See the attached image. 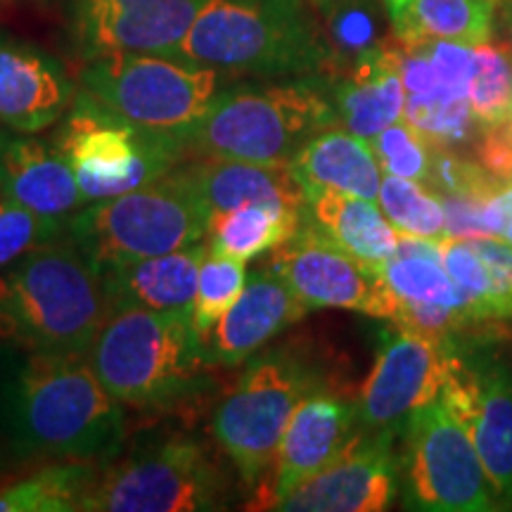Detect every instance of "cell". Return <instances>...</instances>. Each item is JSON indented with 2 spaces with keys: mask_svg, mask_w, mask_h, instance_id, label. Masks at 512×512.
Here are the masks:
<instances>
[{
  "mask_svg": "<svg viewBox=\"0 0 512 512\" xmlns=\"http://www.w3.org/2000/svg\"><path fill=\"white\" fill-rule=\"evenodd\" d=\"M0 439L22 458L95 463L117 456L126 420L86 354L0 342Z\"/></svg>",
  "mask_w": 512,
  "mask_h": 512,
  "instance_id": "cell-1",
  "label": "cell"
},
{
  "mask_svg": "<svg viewBox=\"0 0 512 512\" xmlns=\"http://www.w3.org/2000/svg\"><path fill=\"white\" fill-rule=\"evenodd\" d=\"M171 57L261 81L335 72L311 0H207Z\"/></svg>",
  "mask_w": 512,
  "mask_h": 512,
  "instance_id": "cell-2",
  "label": "cell"
},
{
  "mask_svg": "<svg viewBox=\"0 0 512 512\" xmlns=\"http://www.w3.org/2000/svg\"><path fill=\"white\" fill-rule=\"evenodd\" d=\"M112 306L100 268L60 235L0 271V342L88 354Z\"/></svg>",
  "mask_w": 512,
  "mask_h": 512,
  "instance_id": "cell-3",
  "label": "cell"
},
{
  "mask_svg": "<svg viewBox=\"0 0 512 512\" xmlns=\"http://www.w3.org/2000/svg\"><path fill=\"white\" fill-rule=\"evenodd\" d=\"M88 363L121 406L166 408L190 401L211 384V361L192 311L112 309Z\"/></svg>",
  "mask_w": 512,
  "mask_h": 512,
  "instance_id": "cell-4",
  "label": "cell"
},
{
  "mask_svg": "<svg viewBox=\"0 0 512 512\" xmlns=\"http://www.w3.org/2000/svg\"><path fill=\"white\" fill-rule=\"evenodd\" d=\"M335 124L328 74L278 83H230L185 136V147L188 157L290 164L306 140Z\"/></svg>",
  "mask_w": 512,
  "mask_h": 512,
  "instance_id": "cell-5",
  "label": "cell"
},
{
  "mask_svg": "<svg viewBox=\"0 0 512 512\" xmlns=\"http://www.w3.org/2000/svg\"><path fill=\"white\" fill-rule=\"evenodd\" d=\"M181 164L143 188L74 211L67 219L69 238L98 268L202 242L209 230V211Z\"/></svg>",
  "mask_w": 512,
  "mask_h": 512,
  "instance_id": "cell-6",
  "label": "cell"
},
{
  "mask_svg": "<svg viewBox=\"0 0 512 512\" xmlns=\"http://www.w3.org/2000/svg\"><path fill=\"white\" fill-rule=\"evenodd\" d=\"M76 91L126 124L183 138L221 91L223 74L169 55L114 53L83 62Z\"/></svg>",
  "mask_w": 512,
  "mask_h": 512,
  "instance_id": "cell-7",
  "label": "cell"
},
{
  "mask_svg": "<svg viewBox=\"0 0 512 512\" xmlns=\"http://www.w3.org/2000/svg\"><path fill=\"white\" fill-rule=\"evenodd\" d=\"M316 392V373L294 351L268 349L245 361L211 420L216 444L247 486L264 484L292 413Z\"/></svg>",
  "mask_w": 512,
  "mask_h": 512,
  "instance_id": "cell-8",
  "label": "cell"
},
{
  "mask_svg": "<svg viewBox=\"0 0 512 512\" xmlns=\"http://www.w3.org/2000/svg\"><path fill=\"white\" fill-rule=\"evenodd\" d=\"M55 147L74 166L88 204L143 188L188 159L183 138L126 124L79 91Z\"/></svg>",
  "mask_w": 512,
  "mask_h": 512,
  "instance_id": "cell-9",
  "label": "cell"
},
{
  "mask_svg": "<svg viewBox=\"0 0 512 512\" xmlns=\"http://www.w3.org/2000/svg\"><path fill=\"white\" fill-rule=\"evenodd\" d=\"M230 484L209 448L169 437L98 475L83 512H200L228 508Z\"/></svg>",
  "mask_w": 512,
  "mask_h": 512,
  "instance_id": "cell-10",
  "label": "cell"
},
{
  "mask_svg": "<svg viewBox=\"0 0 512 512\" xmlns=\"http://www.w3.org/2000/svg\"><path fill=\"white\" fill-rule=\"evenodd\" d=\"M399 486L408 508L489 512L501 508L477 448L444 401L408 415L399 456Z\"/></svg>",
  "mask_w": 512,
  "mask_h": 512,
  "instance_id": "cell-11",
  "label": "cell"
},
{
  "mask_svg": "<svg viewBox=\"0 0 512 512\" xmlns=\"http://www.w3.org/2000/svg\"><path fill=\"white\" fill-rule=\"evenodd\" d=\"M446 349L441 401L470 434L498 503L512 505V363L491 349Z\"/></svg>",
  "mask_w": 512,
  "mask_h": 512,
  "instance_id": "cell-12",
  "label": "cell"
},
{
  "mask_svg": "<svg viewBox=\"0 0 512 512\" xmlns=\"http://www.w3.org/2000/svg\"><path fill=\"white\" fill-rule=\"evenodd\" d=\"M309 309H347L392 320L396 297L380 266L368 264L335 245L304 219L290 242L266 261Z\"/></svg>",
  "mask_w": 512,
  "mask_h": 512,
  "instance_id": "cell-13",
  "label": "cell"
},
{
  "mask_svg": "<svg viewBox=\"0 0 512 512\" xmlns=\"http://www.w3.org/2000/svg\"><path fill=\"white\" fill-rule=\"evenodd\" d=\"M448 375L444 344L392 323L382 330L373 368L356 399L363 432L401 430L408 415L439 399Z\"/></svg>",
  "mask_w": 512,
  "mask_h": 512,
  "instance_id": "cell-14",
  "label": "cell"
},
{
  "mask_svg": "<svg viewBox=\"0 0 512 512\" xmlns=\"http://www.w3.org/2000/svg\"><path fill=\"white\" fill-rule=\"evenodd\" d=\"M207 0H74L72 43L83 62L100 55H174Z\"/></svg>",
  "mask_w": 512,
  "mask_h": 512,
  "instance_id": "cell-15",
  "label": "cell"
},
{
  "mask_svg": "<svg viewBox=\"0 0 512 512\" xmlns=\"http://www.w3.org/2000/svg\"><path fill=\"white\" fill-rule=\"evenodd\" d=\"M394 430L358 432L337 460L299 484L275 510L283 512H382L399 491Z\"/></svg>",
  "mask_w": 512,
  "mask_h": 512,
  "instance_id": "cell-16",
  "label": "cell"
},
{
  "mask_svg": "<svg viewBox=\"0 0 512 512\" xmlns=\"http://www.w3.org/2000/svg\"><path fill=\"white\" fill-rule=\"evenodd\" d=\"M358 432L361 427H358L356 403L318 389L304 396L280 441L271 482L259 486L261 494H256L259 501L256 508H278V503L299 484L342 456Z\"/></svg>",
  "mask_w": 512,
  "mask_h": 512,
  "instance_id": "cell-17",
  "label": "cell"
},
{
  "mask_svg": "<svg viewBox=\"0 0 512 512\" xmlns=\"http://www.w3.org/2000/svg\"><path fill=\"white\" fill-rule=\"evenodd\" d=\"M309 311L292 287L264 266L249 275L238 302L204 337V347L214 366H240Z\"/></svg>",
  "mask_w": 512,
  "mask_h": 512,
  "instance_id": "cell-18",
  "label": "cell"
},
{
  "mask_svg": "<svg viewBox=\"0 0 512 512\" xmlns=\"http://www.w3.org/2000/svg\"><path fill=\"white\" fill-rule=\"evenodd\" d=\"M76 86L53 55L29 43L0 38V124L41 133L67 114Z\"/></svg>",
  "mask_w": 512,
  "mask_h": 512,
  "instance_id": "cell-19",
  "label": "cell"
},
{
  "mask_svg": "<svg viewBox=\"0 0 512 512\" xmlns=\"http://www.w3.org/2000/svg\"><path fill=\"white\" fill-rule=\"evenodd\" d=\"M209 219L242 204H271L306 211L309 200L290 164H254L240 159L188 157L181 164Z\"/></svg>",
  "mask_w": 512,
  "mask_h": 512,
  "instance_id": "cell-20",
  "label": "cell"
},
{
  "mask_svg": "<svg viewBox=\"0 0 512 512\" xmlns=\"http://www.w3.org/2000/svg\"><path fill=\"white\" fill-rule=\"evenodd\" d=\"M330 98L337 124L366 140L403 119L406 88L394 43H380L342 74L330 76Z\"/></svg>",
  "mask_w": 512,
  "mask_h": 512,
  "instance_id": "cell-21",
  "label": "cell"
},
{
  "mask_svg": "<svg viewBox=\"0 0 512 512\" xmlns=\"http://www.w3.org/2000/svg\"><path fill=\"white\" fill-rule=\"evenodd\" d=\"M0 185L5 197L46 219L67 221L88 204L74 166L48 140L10 138L0 155Z\"/></svg>",
  "mask_w": 512,
  "mask_h": 512,
  "instance_id": "cell-22",
  "label": "cell"
},
{
  "mask_svg": "<svg viewBox=\"0 0 512 512\" xmlns=\"http://www.w3.org/2000/svg\"><path fill=\"white\" fill-rule=\"evenodd\" d=\"M207 242H197L178 252L150 256V259L100 268L102 285L112 309L138 306L152 311H192L197 292V275Z\"/></svg>",
  "mask_w": 512,
  "mask_h": 512,
  "instance_id": "cell-23",
  "label": "cell"
},
{
  "mask_svg": "<svg viewBox=\"0 0 512 512\" xmlns=\"http://www.w3.org/2000/svg\"><path fill=\"white\" fill-rule=\"evenodd\" d=\"M290 169L302 183L306 200L316 192L335 190L377 202L384 178L370 140L344 126H328L311 136L294 152Z\"/></svg>",
  "mask_w": 512,
  "mask_h": 512,
  "instance_id": "cell-24",
  "label": "cell"
},
{
  "mask_svg": "<svg viewBox=\"0 0 512 512\" xmlns=\"http://www.w3.org/2000/svg\"><path fill=\"white\" fill-rule=\"evenodd\" d=\"M394 41L415 46L458 41L467 46L491 41L496 0H382Z\"/></svg>",
  "mask_w": 512,
  "mask_h": 512,
  "instance_id": "cell-25",
  "label": "cell"
},
{
  "mask_svg": "<svg viewBox=\"0 0 512 512\" xmlns=\"http://www.w3.org/2000/svg\"><path fill=\"white\" fill-rule=\"evenodd\" d=\"M306 221L335 245L375 266L392 259L399 242V230L389 223L380 204L347 192L323 190L311 195Z\"/></svg>",
  "mask_w": 512,
  "mask_h": 512,
  "instance_id": "cell-26",
  "label": "cell"
},
{
  "mask_svg": "<svg viewBox=\"0 0 512 512\" xmlns=\"http://www.w3.org/2000/svg\"><path fill=\"white\" fill-rule=\"evenodd\" d=\"M304 219L306 211L271 204H242L238 209L211 216L207 230L209 252L247 264L290 242Z\"/></svg>",
  "mask_w": 512,
  "mask_h": 512,
  "instance_id": "cell-27",
  "label": "cell"
},
{
  "mask_svg": "<svg viewBox=\"0 0 512 512\" xmlns=\"http://www.w3.org/2000/svg\"><path fill=\"white\" fill-rule=\"evenodd\" d=\"M95 479L98 470L86 460L48 465L0 489V512H76Z\"/></svg>",
  "mask_w": 512,
  "mask_h": 512,
  "instance_id": "cell-28",
  "label": "cell"
},
{
  "mask_svg": "<svg viewBox=\"0 0 512 512\" xmlns=\"http://www.w3.org/2000/svg\"><path fill=\"white\" fill-rule=\"evenodd\" d=\"M380 271L396 299L448 306L463 311L472 320L467 299L446 273L441 254H392V259L384 261Z\"/></svg>",
  "mask_w": 512,
  "mask_h": 512,
  "instance_id": "cell-29",
  "label": "cell"
},
{
  "mask_svg": "<svg viewBox=\"0 0 512 512\" xmlns=\"http://www.w3.org/2000/svg\"><path fill=\"white\" fill-rule=\"evenodd\" d=\"M403 119L418 128L432 147L444 150L465 147L484 128L472 112L470 100L444 88L430 95H406Z\"/></svg>",
  "mask_w": 512,
  "mask_h": 512,
  "instance_id": "cell-30",
  "label": "cell"
},
{
  "mask_svg": "<svg viewBox=\"0 0 512 512\" xmlns=\"http://www.w3.org/2000/svg\"><path fill=\"white\" fill-rule=\"evenodd\" d=\"M377 204L399 233L437 242L446 240L444 204L427 185L384 174Z\"/></svg>",
  "mask_w": 512,
  "mask_h": 512,
  "instance_id": "cell-31",
  "label": "cell"
},
{
  "mask_svg": "<svg viewBox=\"0 0 512 512\" xmlns=\"http://www.w3.org/2000/svg\"><path fill=\"white\" fill-rule=\"evenodd\" d=\"M467 100L482 126L512 117V53L505 43L486 41L475 46V74Z\"/></svg>",
  "mask_w": 512,
  "mask_h": 512,
  "instance_id": "cell-32",
  "label": "cell"
},
{
  "mask_svg": "<svg viewBox=\"0 0 512 512\" xmlns=\"http://www.w3.org/2000/svg\"><path fill=\"white\" fill-rule=\"evenodd\" d=\"M247 278L245 261L211 252L204 256L200 275H197L195 304H192V323H195V330L200 332L202 339L226 316L230 306L238 302Z\"/></svg>",
  "mask_w": 512,
  "mask_h": 512,
  "instance_id": "cell-33",
  "label": "cell"
},
{
  "mask_svg": "<svg viewBox=\"0 0 512 512\" xmlns=\"http://www.w3.org/2000/svg\"><path fill=\"white\" fill-rule=\"evenodd\" d=\"M439 245L441 264H444L446 273L451 275V280L467 299L472 320L475 323H482V320H501L494 275H491L482 256L477 254V249L470 245V240L446 238Z\"/></svg>",
  "mask_w": 512,
  "mask_h": 512,
  "instance_id": "cell-34",
  "label": "cell"
},
{
  "mask_svg": "<svg viewBox=\"0 0 512 512\" xmlns=\"http://www.w3.org/2000/svg\"><path fill=\"white\" fill-rule=\"evenodd\" d=\"M370 145H373L384 174L408 178V181H418L422 185L430 183L434 147L406 119H399L377 133Z\"/></svg>",
  "mask_w": 512,
  "mask_h": 512,
  "instance_id": "cell-35",
  "label": "cell"
},
{
  "mask_svg": "<svg viewBox=\"0 0 512 512\" xmlns=\"http://www.w3.org/2000/svg\"><path fill=\"white\" fill-rule=\"evenodd\" d=\"M67 233V221L46 219L10 197H0V271H5L31 249Z\"/></svg>",
  "mask_w": 512,
  "mask_h": 512,
  "instance_id": "cell-36",
  "label": "cell"
},
{
  "mask_svg": "<svg viewBox=\"0 0 512 512\" xmlns=\"http://www.w3.org/2000/svg\"><path fill=\"white\" fill-rule=\"evenodd\" d=\"M422 46L430 57L439 86L467 98V88L475 74V46L458 41H427Z\"/></svg>",
  "mask_w": 512,
  "mask_h": 512,
  "instance_id": "cell-37",
  "label": "cell"
},
{
  "mask_svg": "<svg viewBox=\"0 0 512 512\" xmlns=\"http://www.w3.org/2000/svg\"><path fill=\"white\" fill-rule=\"evenodd\" d=\"M475 155L491 178L501 185L512 183V117L482 128Z\"/></svg>",
  "mask_w": 512,
  "mask_h": 512,
  "instance_id": "cell-38",
  "label": "cell"
},
{
  "mask_svg": "<svg viewBox=\"0 0 512 512\" xmlns=\"http://www.w3.org/2000/svg\"><path fill=\"white\" fill-rule=\"evenodd\" d=\"M498 5V24L505 36V46L512 53V0H496Z\"/></svg>",
  "mask_w": 512,
  "mask_h": 512,
  "instance_id": "cell-39",
  "label": "cell"
},
{
  "mask_svg": "<svg viewBox=\"0 0 512 512\" xmlns=\"http://www.w3.org/2000/svg\"><path fill=\"white\" fill-rule=\"evenodd\" d=\"M8 143H10V136H8V133L3 131V128H0V155H3L5 145H8Z\"/></svg>",
  "mask_w": 512,
  "mask_h": 512,
  "instance_id": "cell-40",
  "label": "cell"
},
{
  "mask_svg": "<svg viewBox=\"0 0 512 512\" xmlns=\"http://www.w3.org/2000/svg\"><path fill=\"white\" fill-rule=\"evenodd\" d=\"M501 238H503L505 242H510V245H512V221L508 223V228L503 230V235H501Z\"/></svg>",
  "mask_w": 512,
  "mask_h": 512,
  "instance_id": "cell-41",
  "label": "cell"
},
{
  "mask_svg": "<svg viewBox=\"0 0 512 512\" xmlns=\"http://www.w3.org/2000/svg\"><path fill=\"white\" fill-rule=\"evenodd\" d=\"M320 3H323V0H311V5H313V8H318Z\"/></svg>",
  "mask_w": 512,
  "mask_h": 512,
  "instance_id": "cell-42",
  "label": "cell"
},
{
  "mask_svg": "<svg viewBox=\"0 0 512 512\" xmlns=\"http://www.w3.org/2000/svg\"><path fill=\"white\" fill-rule=\"evenodd\" d=\"M0 197H3V185H0Z\"/></svg>",
  "mask_w": 512,
  "mask_h": 512,
  "instance_id": "cell-43",
  "label": "cell"
}]
</instances>
